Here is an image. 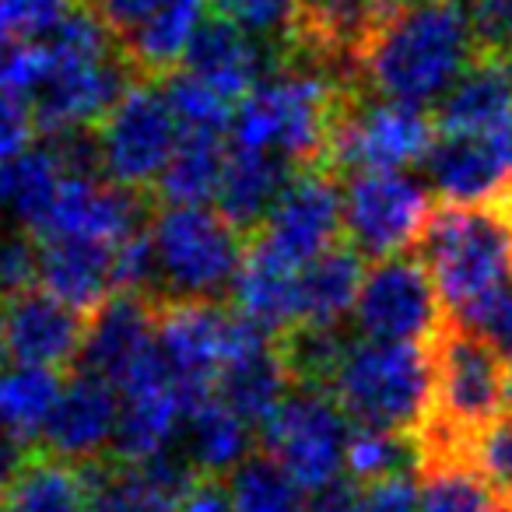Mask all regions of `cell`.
Masks as SVG:
<instances>
[{
	"label": "cell",
	"mask_w": 512,
	"mask_h": 512,
	"mask_svg": "<svg viewBox=\"0 0 512 512\" xmlns=\"http://www.w3.org/2000/svg\"><path fill=\"white\" fill-rule=\"evenodd\" d=\"M365 512H421V481L414 474H393L362 484Z\"/></svg>",
	"instance_id": "f6af8a7d"
},
{
	"label": "cell",
	"mask_w": 512,
	"mask_h": 512,
	"mask_svg": "<svg viewBox=\"0 0 512 512\" xmlns=\"http://www.w3.org/2000/svg\"><path fill=\"white\" fill-rule=\"evenodd\" d=\"M421 165L446 204H488L512 186L509 165L488 134H439Z\"/></svg>",
	"instance_id": "ffe728a7"
},
{
	"label": "cell",
	"mask_w": 512,
	"mask_h": 512,
	"mask_svg": "<svg viewBox=\"0 0 512 512\" xmlns=\"http://www.w3.org/2000/svg\"><path fill=\"white\" fill-rule=\"evenodd\" d=\"M467 463L495 491V498L505 505V512H512V414L495 418L488 428H481L470 439Z\"/></svg>",
	"instance_id": "f35d334b"
},
{
	"label": "cell",
	"mask_w": 512,
	"mask_h": 512,
	"mask_svg": "<svg viewBox=\"0 0 512 512\" xmlns=\"http://www.w3.org/2000/svg\"><path fill=\"white\" fill-rule=\"evenodd\" d=\"M505 365H509V407H512V358H505Z\"/></svg>",
	"instance_id": "db71d44e"
},
{
	"label": "cell",
	"mask_w": 512,
	"mask_h": 512,
	"mask_svg": "<svg viewBox=\"0 0 512 512\" xmlns=\"http://www.w3.org/2000/svg\"><path fill=\"white\" fill-rule=\"evenodd\" d=\"M446 302L418 253H397L376 260L365 271L351 327L372 341L432 344L446 323Z\"/></svg>",
	"instance_id": "9c48e42d"
},
{
	"label": "cell",
	"mask_w": 512,
	"mask_h": 512,
	"mask_svg": "<svg viewBox=\"0 0 512 512\" xmlns=\"http://www.w3.org/2000/svg\"><path fill=\"white\" fill-rule=\"evenodd\" d=\"M120 390L92 372L74 369L60 390L57 407L43 428V449L78 467L113 456L116 428H120Z\"/></svg>",
	"instance_id": "9a60e30c"
},
{
	"label": "cell",
	"mask_w": 512,
	"mask_h": 512,
	"mask_svg": "<svg viewBox=\"0 0 512 512\" xmlns=\"http://www.w3.org/2000/svg\"><path fill=\"white\" fill-rule=\"evenodd\" d=\"M158 348V306L144 295L120 292L92 313L78 369L120 390L127 376Z\"/></svg>",
	"instance_id": "ac0fdd59"
},
{
	"label": "cell",
	"mask_w": 512,
	"mask_h": 512,
	"mask_svg": "<svg viewBox=\"0 0 512 512\" xmlns=\"http://www.w3.org/2000/svg\"><path fill=\"white\" fill-rule=\"evenodd\" d=\"M151 218L148 193L127 190L102 172H71L60 179V190L36 239H95L123 242Z\"/></svg>",
	"instance_id": "5bb4252c"
},
{
	"label": "cell",
	"mask_w": 512,
	"mask_h": 512,
	"mask_svg": "<svg viewBox=\"0 0 512 512\" xmlns=\"http://www.w3.org/2000/svg\"><path fill=\"white\" fill-rule=\"evenodd\" d=\"M148 239L155 253V306L232 295L246 260V235L228 225L218 207L165 204L148 218Z\"/></svg>",
	"instance_id": "5b68a950"
},
{
	"label": "cell",
	"mask_w": 512,
	"mask_h": 512,
	"mask_svg": "<svg viewBox=\"0 0 512 512\" xmlns=\"http://www.w3.org/2000/svg\"><path fill=\"white\" fill-rule=\"evenodd\" d=\"M299 4H302V11H306V8H313V4H320V0H299Z\"/></svg>",
	"instance_id": "11a10c76"
},
{
	"label": "cell",
	"mask_w": 512,
	"mask_h": 512,
	"mask_svg": "<svg viewBox=\"0 0 512 512\" xmlns=\"http://www.w3.org/2000/svg\"><path fill=\"white\" fill-rule=\"evenodd\" d=\"M292 390V369L281 355L278 337L271 334H256L239 355L228 358L218 383H214V397L225 400L253 428L264 425Z\"/></svg>",
	"instance_id": "603a6c76"
},
{
	"label": "cell",
	"mask_w": 512,
	"mask_h": 512,
	"mask_svg": "<svg viewBox=\"0 0 512 512\" xmlns=\"http://www.w3.org/2000/svg\"><path fill=\"white\" fill-rule=\"evenodd\" d=\"M414 470H421L418 435L355 425L348 442V481L372 484L393 474H414Z\"/></svg>",
	"instance_id": "d590c367"
},
{
	"label": "cell",
	"mask_w": 512,
	"mask_h": 512,
	"mask_svg": "<svg viewBox=\"0 0 512 512\" xmlns=\"http://www.w3.org/2000/svg\"><path fill=\"white\" fill-rule=\"evenodd\" d=\"M414 253L425 260L449 316L512 285V193L488 204H442Z\"/></svg>",
	"instance_id": "3957f363"
},
{
	"label": "cell",
	"mask_w": 512,
	"mask_h": 512,
	"mask_svg": "<svg viewBox=\"0 0 512 512\" xmlns=\"http://www.w3.org/2000/svg\"><path fill=\"white\" fill-rule=\"evenodd\" d=\"M355 88L337 67L295 46L285 64L235 106L232 144L274 151L299 169L327 165L337 120Z\"/></svg>",
	"instance_id": "6da1fadb"
},
{
	"label": "cell",
	"mask_w": 512,
	"mask_h": 512,
	"mask_svg": "<svg viewBox=\"0 0 512 512\" xmlns=\"http://www.w3.org/2000/svg\"><path fill=\"white\" fill-rule=\"evenodd\" d=\"M228 148L225 134H183L176 155L158 179V200L179 207H207L218 200Z\"/></svg>",
	"instance_id": "f546056e"
},
{
	"label": "cell",
	"mask_w": 512,
	"mask_h": 512,
	"mask_svg": "<svg viewBox=\"0 0 512 512\" xmlns=\"http://www.w3.org/2000/svg\"><path fill=\"white\" fill-rule=\"evenodd\" d=\"M351 341L355 334L348 327H320V323H302L278 337L295 386H313V390H330Z\"/></svg>",
	"instance_id": "836d02e7"
},
{
	"label": "cell",
	"mask_w": 512,
	"mask_h": 512,
	"mask_svg": "<svg viewBox=\"0 0 512 512\" xmlns=\"http://www.w3.org/2000/svg\"><path fill=\"white\" fill-rule=\"evenodd\" d=\"M299 274V264L274 253L267 242L253 239L232 285V309L271 337H285L302 323Z\"/></svg>",
	"instance_id": "d6986e66"
},
{
	"label": "cell",
	"mask_w": 512,
	"mask_h": 512,
	"mask_svg": "<svg viewBox=\"0 0 512 512\" xmlns=\"http://www.w3.org/2000/svg\"><path fill=\"white\" fill-rule=\"evenodd\" d=\"M81 4H85V8L113 32L116 43H120V39H127L162 0H81Z\"/></svg>",
	"instance_id": "bcb514c9"
},
{
	"label": "cell",
	"mask_w": 512,
	"mask_h": 512,
	"mask_svg": "<svg viewBox=\"0 0 512 512\" xmlns=\"http://www.w3.org/2000/svg\"><path fill=\"white\" fill-rule=\"evenodd\" d=\"M281 60H285L281 46L249 36L246 29L211 11L186 53L183 71H190L193 78L225 95L232 106H239L260 81L278 71Z\"/></svg>",
	"instance_id": "2e32d148"
},
{
	"label": "cell",
	"mask_w": 512,
	"mask_h": 512,
	"mask_svg": "<svg viewBox=\"0 0 512 512\" xmlns=\"http://www.w3.org/2000/svg\"><path fill=\"white\" fill-rule=\"evenodd\" d=\"M309 512H365L362 484L344 477V481L330 484L327 491H316L313 502H309Z\"/></svg>",
	"instance_id": "c3c4849f"
},
{
	"label": "cell",
	"mask_w": 512,
	"mask_h": 512,
	"mask_svg": "<svg viewBox=\"0 0 512 512\" xmlns=\"http://www.w3.org/2000/svg\"><path fill=\"white\" fill-rule=\"evenodd\" d=\"M64 379L50 365L15 362L0 369V432L32 442L43 435L50 411L57 407Z\"/></svg>",
	"instance_id": "4dcf8cb0"
},
{
	"label": "cell",
	"mask_w": 512,
	"mask_h": 512,
	"mask_svg": "<svg viewBox=\"0 0 512 512\" xmlns=\"http://www.w3.org/2000/svg\"><path fill=\"white\" fill-rule=\"evenodd\" d=\"M39 288L81 313H95L120 295L116 242L95 239H39Z\"/></svg>",
	"instance_id": "44dd1931"
},
{
	"label": "cell",
	"mask_w": 512,
	"mask_h": 512,
	"mask_svg": "<svg viewBox=\"0 0 512 512\" xmlns=\"http://www.w3.org/2000/svg\"><path fill=\"white\" fill-rule=\"evenodd\" d=\"M421 512H505V505L467 460H446L421 467Z\"/></svg>",
	"instance_id": "e575fe53"
},
{
	"label": "cell",
	"mask_w": 512,
	"mask_h": 512,
	"mask_svg": "<svg viewBox=\"0 0 512 512\" xmlns=\"http://www.w3.org/2000/svg\"><path fill=\"white\" fill-rule=\"evenodd\" d=\"M351 418L330 390L295 386L260 425L264 453L274 456L309 495L348 477Z\"/></svg>",
	"instance_id": "8992f818"
},
{
	"label": "cell",
	"mask_w": 512,
	"mask_h": 512,
	"mask_svg": "<svg viewBox=\"0 0 512 512\" xmlns=\"http://www.w3.org/2000/svg\"><path fill=\"white\" fill-rule=\"evenodd\" d=\"M256 334L267 330L242 320L218 302H162L158 306V351L186 397L200 400L214 393L228 358L239 355Z\"/></svg>",
	"instance_id": "8fae6325"
},
{
	"label": "cell",
	"mask_w": 512,
	"mask_h": 512,
	"mask_svg": "<svg viewBox=\"0 0 512 512\" xmlns=\"http://www.w3.org/2000/svg\"><path fill=\"white\" fill-rule=\"evenodd\" d=\"M137 78L141 74L123 57V50L99 60H85V64L50 67L43 85L32 95V116H36L39 137L67 134V130H95Z\"/></svg>",
	"instance_id": "4fadbf2b"
},
{
	"label": "cell",
	"mask_w": 512,
	"mask_h": 512,
	"mask_svg": "<svg viewBox=\"0 0 512 512\" xmlns=\"http://www.w3.org/2000/svg\"><path fill=\"white\" fill-rule=\"evenodd\" d=\"M344 232V186L330 165H306L292 176L288 190L274 204L271 218L253 239L267 242L292 264L306 267L320 253L337 246Z\"/></svg>",
	"instance_id": "7c38bea8"
},
{
	"label": "cell",
	"mask_w": 512,
	"mask_h": 512,
	"mask_svg": "<svg viewBox=\"0 0 512 512\" xmlns=\"http://www.w3.org/2000/svg\"><path fill=\"white\" fill-rule=\"evenodd\" d=\"M67 176V165L46 141L32 144L29 151L15 158L0 172V207L11 225L39 235L46 214L53 207V197L60 190V179Z\"/></svg>",
	"instance_id": "83f0119b"
},
{
	"label": "cell",
	"mask_w": 512,
	"mask_h": 512,
	"mask_svg": "<svg viewBox=\"0 0 512 512\" xmlns=\"http://www.w3.org/2000/svg\"><path fill=\"white\" fill-rule=\"evenodd\" d=\"M295 172H299V165L274 155V151L232 148L214 207L242 235H256L271 218L274 204L288 190Z\"/></svg>",
	"instance_id": "7402d4cb"
},
{
	"label": "cell",
	"mask_w": 512,
	"mask_h": 512,
	"mask_svg": "<svg viewBox=\"0 0 512 512\" xmlns=\"http://www.w3.org/2000/svg\"><path fill=\"white\" fill-rule=\"evenodd\" d=\"M162 92H165V99H169L183 134H232L235 106L225 95L214 92L211 85L193 78L190 71L179 67V71L165 74Z\"/></svg>",
	"instance_id": "8d00e7d4"
},
{
	"label": "cell",
	"mask_w": 512,
	"mask_h": 512,
	"mask_svg": "<svg viewBox=\"0 0 512 512\" xmlns=\"http://www.w3.org/2000/svg\"><path fill=\"white\" fill-rule=\"evenodd\" d=\"M0 323L15 362L50 365V369L78 365L88 320L81 309L67 306L46 288L36 285L11 299H0Z\"/></svg>",
	"instance_id": "e0dca14e"
},
{
	"label": "cell",
	"mask_w": 512,
	"mask_h": 512,
	"mask_svg": "<svg viewBox=\"0 0 512 512\" xmlns=\"http://www.w3.org/2000/svg\"><path fill=\"white\" fill-rule=\"evenodd\" d=\"M92 484L85 467L53 453H32L22 474L0 498V512H88Z\"/></svg>",
	"instance_id": "f1b7e54d"
},
{
	"label": "cell",
	"mask_w": 512,
	"mask_h": 512,
	"mask_svg": "<svg viewBox=\"0 0 512 512\" xmlns=\"http://www.w3.org/2000/svg\"><path fill=\"white\" fill-rule=\"evenodd\" d=\"M81 0H0V36L39 39Z\"/></svg>",
	"instance_id": "7bdbcfd3"
},
{
	"label": "cell",
	"mask_w": 512,
	"mask_h": 512,
	"mask_svg": "<svg viewBox=\"0 0 512 512\" xmlns=\"http://www.w3.org/2000/svg\"><path fill=\"white\" fill-rule=\"evenodd\" d=\"M235 512H309V491L274 456L249 453L225 477Z\"/></svg>",
	"instance_id": "d6a6232c"
},
{
	"label": "cell",
	"mask_w": 512,
	"mask_h": 512,
	"mask_svg": "<svg viewBox=\"0 0 512 512\" xmlns=\"http://www.w3.org/2000/svg\"><path fill=\"white\" fill-rule=\"evenodd\" d=\"M362 281H365V256L351 242H337L334 249L309 260L299 274L302 323L348 327L351 313H355L358 292H362Z\"/></svg>",
	"instance_id": "4316f807"
},
{
	"label": "cell",
	"mask_w": 512,
	"mask_h": 512,
	"mask_svg": "<svg viewBox=\"0 0 512 512\" xmlns=\"http://www.w3.org/2000/svg\"><path fill=\"white\" fill-rule=\"evenodd\" d=\"M512 109V64L509 60L474 57L439 99L435 123L439 134H488Z\"/></svg>",
	"instance_id": "d4e9b609"
},
{
	"label": "cell",
	"mask_w": 512,
	"mask_h": 512,
	"mask_svg": "<svg viewBox=\"0 0 512 512\" xmlns=\"http://www.w3.org/2000/svg\"><path fill=\"white\" fill-rule=\"evenodd\" d=\"M214 15L228 18L249 36L274 43L281 50H292L299 39L302 4L299 0H207Z\"/></svg>",
	"instance_id": "74e56055"
},
{
	"label": "cell",
	"mask_w": 512,
	"mask_h": 512,
	"mask_svg": "<svg viewBox=\"0 0 512 512\" xmlns=\"http://www.w3.org/2000/svg\"><path fill=\"white\" fill-rule=\"evenodd\" d=\"M432 211V193L411 172H351L344 183V235L365 260L418 249Z\"/></svg>",
	"instance_id": "30bf717a"
},
{
	"label": "cell",
	"mask_w": 512,
	"mask_h": 512,
	"mask_svg": "<svg viewBox=\"0 0 512 512\" xmlns=\"http://www.w3.org/2000/svg\"><path fill=\"white\" fill-rule=\"evenodd\" d=\"M0 228H4V207H0Z\"/></svg>",
	"instance_id": "9f6ffc18"
},
{
	"label": "cell",
	"mask_w": 512,
	"mask_h": 512,
	"mask_svg": "<svg viewBox=\"0 0 512 512\" xmlns=\"http://www.w3.org/2000/svg\"><path fill=\"white\" fill-rule=\"evenodd\" d=\"M36 134L39 130L36 116H32V102L0 92V172L8 169L22 151L32 148Z\"/></svg>",
	"instance_id": "ee69618b"
},
{
	"label": "cell",
	"mask_w": 512,
	"mask_h": 512,
	"mask_svg": "<svg viewBox=\"0 0 512 512\" xmlns=\"http://www.w3.org/2000/svg\"><path fill=\"white\" fill-rule=\"evenodd\" d=\"M439 137V123L425 106L379 99L372 92L348 95L327 165L334 172H407L421 165Z\"/></svg>",
	"instance_id": "52a82bcc"
},
{
	"label": "cell",
	"mask_w": 512,
	"mask_h": 512,
	"mask_svg": "<svg viewBox=\"0 0 512 512\" xmlns=\"http://www.w3.org/2000/svg\"><path fill=\"white\" fill-rule=\"evenodd\" d=\"M92 484L88 512H179V491L162 484L148 467L123 460H99L85 467Z\"/></svg>",
	"instance_id": "1f68e13d"
},
{
	"label": "cell",
	"mask_w": 512,
	"mask_h": 512,
	"mask_svg": "<svg viewBox=\"0 0 512 512\" xmlns=\"http://www.w3.org/2000/svg\"><path fill=\"white\" fill-rule=\"evenodd\" d=\"M179 512H235L225 477L197 474L179 495Z\"/></svg>",
	"instance_id": "7dc6e473"
},
{
	"label": "cell",
	"mask_w": 512,
	"mask_h": 512,
	"mask_svg": "<svg viewBox=\"0 0 512 512\" xmlns=\"http://www.w3.org/2000/svg\"><path fill=\"white\" fill-rule=\"evenodd\" d=\"M467 22L477 57L512 64V0H467Z\"/></svg>",
	"instance_id": "b9f144b4"
},
{
	"label": "cell",
	"mask_w": 512,
	"mask_h": 512,
	"mask_svg": "<svg viewBox=\"0 0 512 512\" xmlns=\"http://www.w3.org/2000/svg\"><path fill=\"white\" fill-rule=\"evenodd\" d=\"M488 137H491V144H495L498 155H502V162L509 165V172H512V109L488 130Z\"/></svg>",
	"instance_id": "f907efd6"
},
{
	"label": "cell",
	"mask_w": 512,
	"mask_h": 512,
	"mask_svg": "<svg viewBox=\"0 0 512 512\" xmlns=\"http://www.w3.org/2000/svg\"><path fill=\"white\" fill-rule=\"evenodd\" d=\"M186 460L197 474L228 477L249 453H253V425L232 411L214 393L193 400L186 411V425L179 435Z\"/></svg>",
	"instance_id": "484cf974"
},
{
	"label": "cell",
	"mask_w": 512,
	"mask_h": 512,
	"mask_svg": "<svg viewBox=\"0 0 512 512\" xmlns=\"http://www.w3.org/2000/svg\"><path fill=\"white\" fill-rule=\"evenodd\" d=\"M46 78V53L39 39L0 36V92L32 99Z\"/></svg>",
	"instance_id": "60d3db41"
},
{
	"label": "cell",
	"mask_w": 512,
	"mask_h": 512,
	"mask_svg": "<svg viewBox=\"0 0 512 512\" xmlns=\"http://www.w3.org/2000/svg\"><path fill=\"white\" fill-rule=\"evenodd\" d=\"M432 348L414 341L358 337L344 351L330 393L351 425L418 435L432 418Z\"/></svg>",
	"instance_id": "277c9868"
},
{
	"label": "cell",
	"mask_w": 512,
	"mask_h": 512,
	"mask_svg": "<svg viewBox=\"0 0 512 512\" xmlns=\"http://www.w3.org/2000/svg\"><path fill=\"white\" fill-rule=\"evenodd\" d=\"M467 8L460 0L393 8L358 57V85L379 99L432 106L474 64Z\"/></svg>",
	"instance_id": "7a4b0ae2"
},
{
	"label": "cell",
	"mask_w": 512,
	"mask_h": 512,
	"mask_svg": "<svg viewBox=\"0 0 512 512\" xmlns=\"http://www.w3.org/2000/svg\"><path fill=\"white\" fill-rule=\"evenodd\" d=\"M8 358H11V351H8V337H4V323H0V369L8 365Z\"/></svg>",
	"instance_id": "816d5d0a"
},
{
	"label": "cell",
	"mask_w": 512,
	"mask_h": 512,
	"mask_svg": "<svg viewBox=\"0 0 512 512\" xmlns=\"http://www.w3.org/2000/svg\"><path fill=\"white\" fill-rule=\"evenodd\" d=\"M39 285V239L18 225L0 228V299Z\"/></svg>",
	"instance_id": "ab89813d"
},
{
	"label": "cell",
	"mask_w": 512,
	"mask_h": 512,
	"mask_svg": "<svg viewBox=\"0 0 512 512\" xmlns=\"http://www.w3.org/2000/svg\"><path fill=\"white\" fill-rule=\"evenodd\" d=\"M397 8H407V4H439V0H393Z\"/></svg>",
	"instance_id": "f5cc1de1"
},
{
	"label": "cell",
	"mask_w": 512,
	"mask_h": 512,
	"mask_svg": "<svg viewBox=\"0 0 512 512\" xmlns=\"http://www.w3.org/2000/svg\"><path fill=\"white\" fill-rule=\"evenodd\" d=\"M207 0H162L127 39H120L123 57L134 64L141 78H165L179 71L207 22Z\"/></svg>",
	"instance_id": "cb8c5ba5"
},
{
	"label": "cell",
	"mask_w": 512,
	"mask_h": 512,
	"mask_svg": "<svg viewBox=\"0 0 512 512\" xmlns=\"http://www.w3.org/2000/svg\"><path fill=\"white\" fill-rule=\"evenodd\" d=\"M95 137H99L102 176L127 190L148 193L151 186H158L169 158L176 155L183 130L165 99L162 81L137 78L95 127Z\"/></svg>",
	"instance_id": "ba28073f"
},
{
	"label": "cell",
	"mask_w": 512,
	"mask_h": 512,
	"mask_svg": "<svg viewBox=\"0 0 512 512\" xmlns=\"http://www.w3.org/2000/svg\"><path fill=\"white\" fill-rule=\"evenodd\" d=\"M32 456V442L18 439L11 432H0V498L8 495V488L15 484V477L22 474V467Z\"/></svg>",
	"instance_id": "681fc988"
}]
</instances>
